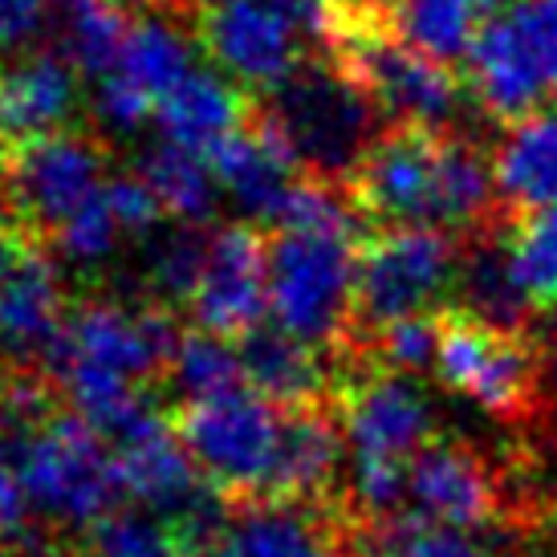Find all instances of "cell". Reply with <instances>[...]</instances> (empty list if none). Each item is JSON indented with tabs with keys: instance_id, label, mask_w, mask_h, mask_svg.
I'll return each mask as SVG.
<instances>
[{
	"instance_id": "ffe728a7",
	"label": "cell",
	"mask_w": 557,
	"mask_h": 557,
	"mask_svg": "<svg viewBox=\"0 0 557 557\" xmlns=\"http://www.w3.org/2000/svg\"><path fill=\"white\" fill-rule=\"evenodd\" d=\"M257 107V94L236 86L233 78H216L208 70H191L180 86L163 94L156 110V123L163 139L184 143L191 151H208L212 143L233 135L248 123V114Z\"/></svg>"
},
{
	"instance_id": "ac0fdd59",
	"label": "cell",
	"mask_w": 557,
	"mask_h": 557,
	"mask_svg": "<svg viewBox=\"0 0 557 557\" xmlns=\"http://www.w3.org/2000/svg\"><path fill=\"white\" fill-rule=\"evenodd\" d=\"M465 78L468 90L480 107L493 114L496 123H521L537 110L554 107V90H549V78H545L537 53L529 46L521 21L509 9L500 16H493L484 29H480L476 46L465 62Z\"/></svg>"
},
{
	"instance_id": "ab89813d",
	"label": "cell",
	"mask_w": 557,
	"mask_h": 557,
	"mask_svg": "<svg viewBox=\"0 0 557 557\" xmlns=\"http://www.w3.org/2000/svg\"><path fill=\"white\" fill-rule=\"evenodd\" d=\"M554 557H557V554H554Z\"/></svg>"
},
{
	"instance_id": "5bb4252c",
	"label": "cell",
	"mask_w": 557,
	"mask_h": 557,
	"mask_svg": "<svg viewBox=\"0 0 557 557\" xmlns=\"http://www.w3.org/2000/svg\"><path fill=\"white\" fill-rule=\"evenodd\" d=\"M187 318L208 334L233 342L269 322V228L248 220L212 228Z\"/></svg>"
},
{
	"instance_id": "ba28073f",
	"label": "cell",
	"mask_w": 557,
	"mask_h": 557,
	"mask_svg": "<svg viewBox=\"0 0 557 557\" xmlns=\"http://www.w3.org/2000/svg\"><path fill=\"white\" fill-rule=\"evenodd\" d=\"M107 184L110 147L86 126H65L0 156V208L46 248Z\"/></svg>"
},
{
	"instance_id": "484cf974",
	"label": "cell",
	"mask_w": 557,
	"mask_h": 557,
	"mask_svg": "<svg viewBox=\"0 0 557 557\" xmlns=\"http://www.w3.org/2000/svg\"><path fill=\"white\" fill-rule=\"evenodd\" d=\"M163 387L180 395L175 403L216 399V395L248 387L240 346L233 338H220V334H208L200 325H191V330H184L180 346H175Z\"/></svg>"
},
{
	"instance_id": "d4e9b609",
	"label": "cell",
	"mask_w": 557,
	"mask_h": 557,
	"mask_svg": "<svg viewBox=\"0 0 557 557\" xmlns=\"http://www.w3.org/2000/svg\"><path fill=\"white\" fill-rule=\"evenodd\" d=\"M517 289L537 313L557 310V208H529L500 216Z\"/></svg>"
},
{
	"instance_id": "74e56055",
	"label": "cell",
	"mask_w": 557,
	"mask_h": 557,
	"mask_svg": "<svg viewBox=\"0 0 557 557\" xmlns=\"http://www.w3.org/2000/svg\"><path fill=\"white\" fill-rule=\"evenodd\" d=\"M554 313V325H549V362H554V374H557V310Z\"/></svg>"
},
{
	"instance_id": "30bf717a",
	"label": "cell",
	"mask_w": 557,
	"mask_h": 557,
	"mask_svg": "<svg viewBox=\"0 0 557 557\" xmlns=\"http://www.w3.org/2000/svg\"><path fill=\"white\" fill-rule=\"evenodd\" d=\"M325 53H334V62L371 94L387 126H451L456 110L465 102V70L428 58L423 49L407 46L387 25H355Z\"/></svg>"
},
{
	"instance_id": "9c48e42d",
	"label": "cell",
	"mask_w": 557,
	"mask_h": 557,
	"mask_svg": "<svg viewBox=\"0 0 557 557\" xmlns=\"http://www.w3.org/2000/svg\"><path fill=\"white\" fill-rule=\"evenodd\" d=\"M407 517L423 525L484 533L529 525V505L517 496L512 468L460 435H435L407 465Z\"/></svg>"
},
{
	"instance_id": "f1b7e54d",
	"label": "cell",
	"mask_w": 557,
	"mask_h": 557,
	"mask_svg": "<svg viewBox=\"0 0 557 557\" xmlns=\"http://www.w3.org/2000/svg\"><path fill=\"white\" fill-rule=\"evenodd\" d=\"M371 557H500L472 533L460 529L423 525V521H399V525L383 529L371 542Z\"/></svg>"
},
{
	"instance_id": "e575fe53",
	"label": "cell",
	"mask_w": 557,
	"mask_h": 557,
	"mask_svg": "<svg viewBox=\"0 0 557 557\" xmlns=\"http://www.w3.org/2000/svg\"><path fill=\"white\" fill-rule=\"evenodd\" d=\"M46 25H53V4L49 0H0V49L21 53L29 49Z\"/></svg>"
},
{
	"instance_id": "cb8c5ba5",
	"label": "cell",
	"mask_w": 557,
	"mask_h": 557,
	"mask_svg": "<svg viewBox=\"0 0 557 557\" xmlns=\"http://www.w3.org/2000/svg\"><path fill=\"white\" fill-rule=\"evenodd\" d=\"M139 175L156 187L159 203L168 208L171 220L180 224H208L216 212V175L208 168L200 151H191L184 143L159 139L143 151Z\"/></svg>"
},
{
	"instance_id": "d6a6232c",
	"label": "cell",
	"mask_w": 557,
	"mask_h": 557,
	"mask_svg": "<svg viewBox=\"0 0 557 557\" xmlns=\"http://www.w3.org/2000/svg\"><path fill=\"white\" fill-rule=\"evenodd\" d=\"M512 13H517L529 46L542 62L557 107V0H512Z\"/></svg>"
},
{
	"instance_id": "4316f807",
	"label": "cell",
	"mask_w": 557,
	"mask_h": 557,
	"mask_svg": "<svg viewBox=\"0 0 557 557\" xmlns=\"http://www.w3.org/2000/svg\"><path fill=\"white\" fill-rule=\"evenodd\" d=\"M208 240H212V228H203V224H175L171 233L156 236L147 277H151V294L159 306L187 313V301L200 285Z\"/></svg>"
},
{
	"instance_id": "e0dca14e",
	"label": "cell",
	"mask_w": 557,
	"mask_h": 557,
	"mask_svg": "<svg viewBox=\"0 0 557 557\" xmlns=\"http://www.w3.org/2000/svg\"><path fill=\"white\" fill-rule=\"evenodd\" d=\"M203 159L216 175L220 191L245 212L248 224H261V228L281 224L297 180H306L297 171L294 156L285 151V143L277 139V131L264 123L257 107L240 131L212 143Z\"/></svg>"
},
{
	"instance_id": "8fae6325",
	"label": "cell",
	"mask_w": 557,
	"mask_h": 557,
	"mask_svg": "<svg viewBox=\"0 0 557 557\" xmlns=\"http://www.w3.org/2000/svg\"><path fill=\"white\" fill-rule=\"evenodd\" d=\"M338 367L334 416H338L346 448L355 451V460L411 465V456L440 435L432 403L419 391L416 374L391 371L362 350L342 355Z\"/></svg>"
},
{
	"instance_id": "8d00e7d4",
	"label": "cell",
	"mask_w": 557,
	"mask_h": 557,
	"mask_svg": "<svg viewBox=\"0 0 557 557\" xmlns=\"http://www.w3.org/2000/svg\"><path fill=\"white\" fill-rule=\"evenodd\" d=\"M58 557H98V554H94V549L86 542H78V545H65V549Z\"/></svg>"
},
{
	"instance_id": "f35d334b",
	"label": "cell",
	"mask_w": 557,
	"mask_h": 557,
	"mask_svg": "<svg viewBox=\"0 0 557 557\" xmlns=\"http://www.w3.org/2000/svg\"><path fill=\"white\" fill-rule=\"evenodd\" d=\"M187 4H191V0H187ZM200 4H216V0H196V9H200Z\"/></svg>"
},
{
	"instance_id": "277c9868",
	"label": "cell",
	"mask_w": 557,
	"mask_h": 557,
	"mask_svg": "<svg viewBox=\"0 0 557 557\" xmlns=\"http://www.w3.org/2000/svg\"><path fill=\"white\" fill-rule=\"evenodd\" d=\"M21 476L37 521L53 537L58 533L86 537L126 500L114 448L70 407H58L29 432L21 451Z\"/></svg>"
},
{
	"instance_id": "5b68a950",
	"label": "cell",
	"mask_w": 557,
	"mask_h": 557,
	"mask_svg": "<svg viewBox=\"0 0 557 557\" xmlns=\"http://www.w3.org/2000/svg\"><path fill=\"white\" fill-rule=\"evenodd\" d=\"M432 371L500 423H529L542 407V355L529 330L496 325L465 306L435 313Z\"/></svg>"
},
{
	"instance_id": "1f68e13d",
	"label": "cell",
	"mask_w": 557,
	"mask_h": 557,
	"mask_svg": "<svg viewBox=\"0 0 557 557\" xmlns=\"http://www.w3.org/2000/svg\"><path fill=\"white\" fill-rule=\"evenodd\" d=\"M107 203L126 236H156L159 220L168 216V208L159 203L156 187L147 184L143 175H110Z\"/></svg>"
},
{
	"instance_id": "9a60e30c",
	"label": "cell",
	"mask_w": 557,
	"mask_h": 557,
	"mask_svg": "<svg viewBox=\"0 0 557 557\" xmlns=\"http://www.w3.org/2000/svg\"><path fill=\"white\" fill-rule=\"evenodd\" d=\"M70 297L46 245H33L0 277V371L46 374L62 346Z\"/></svg>"
},
{
	"instance_id": "4dcf8cb0",
	"label": "cell",
	"mask_w": 557,
	"mask_h": 557,
	"mask_svg": "<svg viewBox=\"0 0 557 557\" xmlns=\"http://www.w3.org/2000/svg\"><path fill=\"white\" fill-rule=\"evenodd\" d=\"M435 313H419V318L391 322L387 330H379V334H374L367 346H358V350L371 355L374 362L391 367V371H403V374L428 371V367H435Z\"/></svg>"
},
{
	"instance_id": "44dd1931",
	"label": "cell",
	"mask_w": 557,
	"mask_h": 557,
	"mask_svg": "<svg viewBox=\"0 0 557 557\" xmlns=\"http://www.w3.org/2000/svg\"><path fill=\"white\" fill-rule=\"evenodd\" d=\"M184 29H191V16L175 4H159L156 13L151 9L139 13L123 46V58L110 74L123 78L131 90L143 94L159 110L163 94L191 74V41L196 37H187Z\"/></svg>"
},
{
	"instance_id": "603a6c76",
	"label": "cell",
	"mask_w": 557,
	"mask_h": 557,
	"mask_svg": "<svg viewBox=\"0 0 557 557\" xmlns=\"http://www.w3.org/2000/svg\"><path fill=\"white\" fill-rule=\"evenodd\" d=\"M509 9V0H399L391 16V33L428 58L465 70L480 29Z\"/></svg>"
},
{
	"instance_id": "8992f818",
	"label": "cell",
	"mask_w": 557,
	"mask_h": 557,
	"mask_svg": "<svg viewBox=\"0 0 557 557\" xmlns=\"http://www.w3.org/2000/svg\"><path fill=\"white\" fill-rule=\"evenodd\" d=\"M460 252L465 236L444 228H383L367 236L358 245L350 350L367 346L391 322L444 310V294H456Z\"/></svg>"
},
{
	"instance_id": "4fadbf2b",
	"label": "cell",
	"mask_w": 557,
	"mask_h": 557,
	"mask_svg": "<svg viewBox=\"0 0 557 557\" xmlns=\"http://www.w3.org/2000/svg\"><path fill=\"white\" fill-rule=\"evenodd\" d=\"M191 37L248 94H269L313 49L269 0H216L191 9Z\"/></svg>"
},
{
	"instance_id": "7a4b0ae2",
	"label": "cell",
	"mask_w": 557,
	"mask_h": 557,
	"mask_svg": "<svg viewBox=\"0 0 557 557\" xmlns=\"http://www.w3.org/2000/svg\"><path fill=\"white\" fill-rule=\"evenodd\" d=\"M257 110L306 180L342 187L387 126L371 94L334 62V53H310L281 86L257 94Z\"/></svg>"
},
{
	"instance_id": "7c38bea8",
	"label": "cell",
	"mask_w": 557,
	"mask_h": 557,
	"mask_svg": "<svg viewBox=\"0 0 557 557\" xmlns=\"http://www.w3.org/2000/svg\"><path fill=\"white\" fill-rule=\"evenodd\" d=\"M180 338L184 330L175 325L171 306H159V301L126 306L114 297H86V301H70V318H65L53 367L62 358H78V362L123 374L151 391L163 387ZM53 367H49V379H53Z\"/></svg>"
},
{
	"instance_id": "f546056e",
	"label": "cell",
	"mask_w": 557,
	"mask_h": 557,
	"mask_svg": "<svg viewBox=\"0 0 557 557\" xmlns=\"http://www.w3.org/2000/svg\"><path fill=\"white\" fill-rule=\"evenodd\" d=\"M119 236H123V228H119V220L110 212L107 187H102L82 212H74V216L65 220L62 233L49 240V252H62L65 261L74 264H98L114 252Z\"/></svg>"
},
{
	"instance_id": "2e32d148",
	"label": "cell",
	"mask_w": 557,
	"mask_h": 557,
	"mask_svg": "<svg viewBox=\"0 0 557 557\" xmlns=\"http://www.w3.org/2000/svg\"><path fill=\"white\" fill-rule=\"evenodd\" d=\"M78 65L58 46H33L0 62V156L78 126Z\"/></svg>"
},
{
	"instance_id": "7402d4cb",
	"label": "cell",
	"mask_w": 557,
	"mask_h": 557,
	"mask_svg": "<svg viewBox=\"0 0 557 557\" xmlns=\"http://www.w3.org/2000/svg\"><path fill=\"white\" fill-rule=\"evenodd\" d=\"M496 191L509 212L557 208V107H545L505 131L493 151Z\"/></svg>"
},
{
	"instance_id": "3957f363",
	"label": "cell",
	"mask_w": 557,
	"mask_h": 557,
	"mask_svg": "<svg viewBox=\"0 0 557 557\" xmlns=\"http://www.w3.org/2000/svg\"><path fill=\"white\" fill-rule=\"evenodd\" d=\"M358 245L355 228H269V318L334 358L355 338Z\"/></svg>"
},
{
	"instance_id": "d6986e66",
	"label": "cell",
	"mask_w": 557,
	"mask_h": 557,
	"mask_svg": "<svg viewBox=\"0 0 557 557\" xmlns=\"http://www.w3.org/2000/svg\"><path fill=\"white\" fill-rule=\"evenodd\" d=\"M245 362L248 387L277 403L281 411L301 407H334L338 391V358L310 346V342L285 334L277 322H261L252 334L236 342Z\"/></svg>"
},
{
	"instance_id": "836d02e7",
	"label": "cell",
	"mask_w": 557,
	"mask_h": 557,
	"mask_svg": "<svg viewBox=\"0 0 557 557\" xmlns=\"http://www.w3.org/2000/svg\"><path fill=\"white\" fill-rule=\"evenodd\" d=\"M269 4L294 21L297 33L306 37V46H310L313 53H322V49H330L338 41V33H342L338 0H269Z\"/></svg>"
},
{
	"instance_id": "83f0119b",
	"label": "cell",
	"mask_w": 557,
	"mask_h": 557,
	"mask_svg": "<svg viewBox=\"0 0 557 557\" xmlns=\"http://www.w3.org/2000/svg\"><path fill=\"white\" fill-rule=\"evenodd\" d=\"M82 542L98 557H191L180 537L147 509H119L102 525H94Z\"/></svg>"
},
{
	"instance_id": "52a82bcc",
	"label": "cell",
	"mask_w": 557,
	"mask_h": 557,
	"mask_svg": "<svg viewBox=\"0 0 557 557\" xmlns=\"http://www.w3.org/2000/svg\"><path fill=\"white\" fill-rule=\"evenodd\" d=\"M171 428L187 456L233 505H261L269 496L281 456L285 411L252 387L216 399H191L171 407Z\"/></svg>"
},
{
	"instance_id": "d590c367",
	"label": "cell",
	"mask_w": 557,
	"mask_h": 557,
	"mask_svg": "<svg viewBox=\"0 0 557 557\" xmlns=\"http://www.w3.org/2000/svg\"><path fill=\"white\" fill-rule=\"evenodd\" d=\"M33 245H37V240H33V236L25 233V228H21L4 208H0V277H4V273H9V269H13V264L21 261Z\"/></svg>"
},
{
	"instance_id": "6da1fadb",
	"label": "cell",
	"mask_w": 557,
	"mask_h": 557,
	"mask_svg": "<svg viewBox=\"0 0 557 557\" xmlns=\"http://www.w3.org/2000/svg\"><path fill=\"white\" fill-rule=\"evenodd\" d=\"M346 196L374 233L444 228L468 236L505 212L493 156L451 126H383L346 175Z\"/></svg>"
}]
</instances>
